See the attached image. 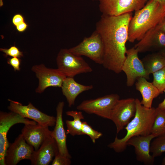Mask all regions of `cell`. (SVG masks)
Instances as JSON below:
<instances>
[{
	"instance_id": "8d00e7d4",
	"label": "cell",
	"mask_w": 165,
	"mask_h": 165,
	"mask_svg": "<svg viewBox=\"0 0 165 165\" xmlns=\"http://www.w3.org/2000/svg\"><path fill=\"white\" fill-rule=\"evenodd\" d=\"M0 7L2 6L3 5V3L2 2V0H0Z\"/></svg>"
},
{
	"instance_id": "9c48e42d",
	"label": "cell",
	"mask_w": 165,
	"mask_h": 165,
	"mask_svg": "<svg viewBox=\"0 0 165 165\" xmlns=\"http://www.w3.org/2000/svg\"><path fill=\"white\" fill-rule=\"evenodd\" d=\"M31 70L38 80V86L35 90L38 94L42 93L49 87L61 88L66 77L57 68H48L43 64L33 66Z\"/></svg>"
},
{
	"instance_id": "f1b7e54d",
	"label": "cell",
	"mask_w": 165,
	"mask_h": 165,
	"mask_svg": "<svg viewBox=\"0 0 165 165\" xmlns=\"http://www.w3.org/2000/svg\"><path fill=\"white\" fill-rule=\"evenodd\" d=\"M7 63L13 68L14 71L20 70V66L21 63V60L20 58L12 57L8 58L7 59Z\"/></svg>"
},
{
	"instance_id": "d4e9b609",
	"label": "cell",
	"mask_w": 165,
	"mask_h": 165,
	"mask_svg": "<svg viewBox=\"0 0 165 165\" xmlns=\"http://www.w3.org/2000/svg\"><path fill=\"white\" fill-rule=\"evenodd\" d=\"M153 84L163 94L165 89V66L152 74Z\"/></svg>"
},
{
	"instance_id": "8fae6325",
	"label": "cell",
	"mask_w": 165,
	"mask_h": 165,
	"mask_svg": "<svg viewBox=\"0 0 165 165\" xmlns=\"http://www.w3.org/2000/svg\"><path fill=\"white\" fill-rule=\"evenodd\" d=\"M136 110V100L134 98L119 99L116 102L112 109L110 120L115 124L117 134L134 117Z\"/></svg>"
},
{
	"instance_id": "7c38bea8",
	"label": "cell",
	"mask_w": 165,
	"mask_h": 165,
	"mask_svg": "<svg viewBox=\"0 0 165 165\" xmlns=\"http://www.w3.org/2000/svg\"><path fill=\"white\" fill-rule=\"evenodd\" d=\"M9 104L8 108L10 111L19 114L22 117L30 119L41 125L48 127L55 125L56 117L41 112L31 103L23 105L19 102L8 99Z\"/></svg>"
},
{
	"instance_id": "d6986e66",
	"label": "cell",
	"mask_w": 165,
	"mask_h": 165,
	"mask_svg": "<svg viewBox=\"0 0 165 165\" xmlns=\"http://www.w3.org/2000/svg\"><path fill=\"white\" fill-rule=\"evenodd\" d=\"M63 95L65 97L70 107L74 105L77 97L83 92L92 89V85H85L76 82L74 77H66L61 86Z\"/></svg>"
},
{
	"instance_id": "3957f363",
	"label": "cell",
	"mask_w": 165,
	"mask_h": 165,
	"mask_svg": "<svg viewBox=\"0 0 165 165\" xmlns=\"http://www.w3.org/2000/svg\"><path fill=\"white\" fill-rule=\"evenodd\" d=\"M135 100L136 110L135 115L124 128L127 130V134L121 139L118 138L116 136L114 141L108 145L109 148L116 152H121L126 149L127 142L131 138L151 134L156 115V108H146L141 104L138 99Z\"/></svg>"
},
{
	"instance_id": "83f0119b",
	"label": "cell",
	"mask_w": 165,
	"mask_h": 165,
	"mask_svg": "<svg viewBox=\"0 0 165 165\" xmlns=\"http://www.w3.org/2000/svg\"><path fill=\"white\" fill-rule=\"evenodd\" d=\"M71 159L64 156L59 153L55 157L52 165H69L71 164Z\"/></svg>"
},
{
	"instance_id": "d590c367",
	"label": "cell",
	"mask_w": 165,
	"mask_h": 165,
	"mask_svg": "<svg viewBox=\"0 0 165 165\" xmlns=\"http://www.w3.org/2000/svg\"><path fill=\"white\" fill-rule=\"evenodd\" d=\"M165 56V49L160 51Z\"/></svg>"
},
{
	"instance_id": "e0dca14e",
	"label": "cell",
	"mask_w": 165,
	"mask_h": 165,
	"mask_svg": "<svg viewBox=\"0 0 165 165\" xmlns=\"http://www.w3.org/2000/svg\"><path fill=\"white\" fill-rule=\"evenodd\" d=\"M21 131L26 141L33 146L35 151L38 149L47 138L51 136L52 132L49 127L38 123L25 124Z\"/></svg>"
},
{
	"instance_id": "e575fe53",
	"label": "cell",
	"mask_w": 165,
	"mask_h": 165,
	"mask_svg": "<svg viewBox=\"0 0 165 165\" xmlns=\"http://www.w3.org/2000/svg\"><path fill=\"white\" fill-rule=\"evenodd\" d=\"M161 164L162 165H165V157L163 159Z\"/></svg>"
},
{
	"instance_id": "836d02e7",
	"label": "cell",
	"mask_w": 165,
	"mask_h": 165,
	"mask_svg": "<svg viewBox=\"0 0 165 165\" xmlns=\"http://www.w3.org/2000/svg\"><path fill=\"white\" fill-rule=\"evenodd\" d=\"M149 0H145L146 2ZM158 2L160 4L165 6V0H153Z\"/></svg>"
},
{
	"instance_id": "7402d4cb",
	"label": "cell",
	"mask_w": 165,
	"mask_h": 165,
	"mask_svg": "<svg viewBox=\"0 0 165 165\" xmlns=\"http://www.w3.org/2000/svg\"><path fill=\"white\" fill-rule=\"evenodd\" d=\"M67 115L71 116L73 118L72 120H67L66 124L67 127V134H69L72 136L83 135L82 127V119L84 117L81 111H68L66 112Z\"/></svg>"
},
{
	"instance_id": "6da1fadb",
	"label": "cell",
	"mask_w": 165,
	"mask_h": 165,
	"mask_svg": "<svg viewBox=\"0 0 165 165\" xmlns=\"http://www.w3.org/2000/svg\"><path fill=\"white\" fill-rule=\"evenodd\" d=\"M132 12L116 16L102 14L97 23L96 30L100 34L104 46V67L120 73L126 59V46Z\"/></svg>"
},
{
	"instance_id": "484cf974",
	"label": "cell",
	"mask_w": 165,
	"mask_h": 165,
	"mask_svg": "<svg viewBox=\"0 0 165 165\" xmlns=\"http://www.w3.org/2000/svg\"><path fill=\"white\" fill-rule=\"evenodd\" d=\"M82 131L83 135H86L91 138L92 142L95 143L96 140L102 136V134L93 129L86 121L82 122Z\"/></svg>"
},
{
	"instance_id": "ac0fdd59",
	"label": "cell",
	"mask_w": 165,
	"mask_h": 165,
	"mask_svg": "<svg viewBox=\"0 0 165 165\" xmlns=\"http://www.w3.org/2000/svg\"><path fill=\"white\" fill-rule=\"evenodd\" d=\"M63 101L59 102L56 108L57 116L55 127L52 131L51 136L56 141L58 148L59 153L61 155L70 159L67 146L66 135L64 126L63 112L64 106Z\"/></svg>"
},
{
	"instance_id": "f546056e",
	"label": "cell",
	"mask_w": 165,
	"mask_h": 165,
	"mask_svg": "<svg viewBox=\"0 0 165 165\" xmlns=\"http://www.w3.org/2000/svg\"><path fill=\"white\" fill-rule=\"evenodd\" d=\"M24 22L25 20L24 17L20 13L15 14L12 19V23L15 27Z\"/></svg>"
},
{
	"instance_id": "9a60e30c",
	"label": "cell",
	"mask_w": 165,
	"mask_h": 165,
	"mask_svg": "<svg viewBox=\"0 0 165 165\" xmlns=\"http://www.w3.org/2000/svg\"><path fill=\"white\" fill-rule=\"evenodd\" d=\"M155 136L152 134L147 136H134L127 142V145H132L134 148L137 160L146 165L154 164L155 158L150 154L151 140Z\"/></svg>"
},
{
	"instance_id": "4fadbf2b",
	"label": "cell",
	"mask_w": 165,
	"mask_h": 165,
	"mask_svg": "<svg viewBox=\"0 0 165 165\" xmlns=\"http://www.w3.org/2000/svg\"><path fill=\"white\" fill-rule=\"evenodd\" d=\"M35 149L26 141L22 134L9 144L6 153V165H16L23 160H30Z\"/></svg>"
},
{
	"instance_id": "30bf717a",
	"label": "cell",
	"mask_w": 165,
	"mask_h": 165,
	"mask_svg": "<svg viewBox=\"0 0 165 165\" xmlns=\"http://www.w3.org/2000/svg\"><path fill=\"white\" fill-rule=\"evenodd\" d=\"M99 2L102 14L116 16L136 11L143 8L145 0H93Z\"/></svg>"
},
{
	"instance_id": "2e32d148",
	"label": "cell",
	"mask_w": 165,
	"mask_h": 165,
	"mask_svg": "<svg viewBox=\"0 0 165 165\" xmlns=\"http://www.w3.org/2000/svg\"><path fill=\"white\" fill-rule=\"evenodd\" d=\"M58 153L57 143L50 136L45 139L38 150L33 152L30 160L31 164L48 165Z\"/></svg>"
},
{
	"instance_id": "44dd1931",
	"label": "cell",
	"mask_w": 165,
	"mask_h": 165,
	"mask_svg": "<svg viewBox=\"0 0 165 165\" xmlns=\"http://www.w3.org/2000/svg\"><path fill=\"white\" fill-rule=\"evenodd\" d=\"M141 61L146 72L149 75L165 66V56L160 51L147 55Z\"/></svg>"
},
{
	"instance_id": "52a82bcc",
	"label": "cell",
	"mask_w": 165,
	"mask_h": 165,
	"mask_svg": "<svg viewBox=\"0 0 165 165\" xmlns=\"http://www.w3.org/2000/svg\"><path fill=\"white\" fill-rule=\"evenodd\" d=\"M35 124L37 123L33 120L22 117L15 112L10 111L0 112V165H6L5 156L9 143L7 138V134L10 128L17 123Z\"/></svg>"
},
{
	"instance_id": "8992f818",
	"label": "cell",
	"mask_w": 165,
	"mask_h": 165,
	"mask_svg": "<svg viewBox=\"0 0 165 165\" xmlns=\"http://www.w3.org/2000/svg\"><path fill=\"white\" fill-rule=\"evenodd\" d=\"M119 99L118 94H108L95 99L84 100L77 106L76 108L87 113L94 114L110 120L112 109Z\"/></svg>"
},
{
	"instance_id": "cb8c5ba5",
	"label": "cell",
	"mask_w": 165,
	"mask_h": 165,
	"mask_svg": "<svg viewBox=\"0 0 165 165\" xmlns=\"http://www.w3.org/2000/svg\"><path fill=\"white\" fill-rule=\"evenodd\" d=\"M151 144L150 152L156 157L165 152V133L156 137Z\"/></svg>"
},
{
	"instance_id": "603a6c76",
	"label": "cell",
	"mask_w": 165,
	"mask_h": 165,
	"mask_svg": "<svg viewBox=\"0 0 165 165\" xmlns=\"http://www.w3.org/2000/svg\"><path fill=\"white\" fill-rule=\"evenodd\" d=\"M156 115L151 134L156 138L165 133V111L158 107L156 108Z\"/></svg>"
},
{
	"instance_id": "4dcf8cb0",
	"label": "cell",
	"mask_w": 165,
	"mask_h": 165,
	"mask_svg": "<svg viewBox=\"0 0 165 165\" xmlns=\"http://www.w3.org/2000/svg\"><path fill=\"white\" fill-rule=\"evenodd\" d=\"M28 25L25 22H23L16 27V30L20 32H23L27 29Z\"/></svg>"
},
{
	"instance_id": "ffe728a7",
	"label": "cell",
	"mask_w": 165,
	"mask_h": 165,
	"mask_svg": "<svg viewBox=\"0 0 165 165\" xmlns=\"http://www.w3.org/2000/svg\"><path fill=\"white\" fill-rule=\"evenodd\" d=\"M136 80V89L142 97L141 104L146 108H152L153 100L160 94V92L152 82H148L144 77H139Z\"/></svg>"
},
{
	"instance_id": "d6a6232c",
	"label": "cell",
	"mask_w": 165,
	"mask_h": 165,
	"mask_svg": "<svg viewBox=\"0 0 165 165\" xmlns=\"http://www.w3.org/2000/svg\"><path fill=\"white\" fill-rule=\"evenodd\" d=\"M163 92L165 94V89ZM158 107L161 109L165 111V97L163 101L159 104Z\"/></svg>"
},
{
	"instance_id": "5bb4252c",
	"label": "cell",
	"mask_w": 165,
	"mask_h": 165,
	"mask_svg": "<svg viewBox=\"0 0 165 165\" xmlns=\"http://www.w3.org/2000/svg\"><path fill=\"white\" fill-rule=\"evenodd\" d=\"M157 26L148 31L135 45L138 52L160 51L165 49V32Z\"/></svg>"
},
{
	"instance_id": "7a4b0ae2",
	"label": "cell",
	"mask_w": 165,
	"mask_h": 165,
	"mask_svg": "<svg viewBox=\"0 0 165 165\" xmlns=\"http://www.w3.org/2000/svg\"><path fill=\"white\" fill-rule=\"evenodd\" d=\"M165 15V6L157 2L149 0L141 9L135 11L130 22L128 41H140L151 28L157 26Z\"/></svg>"
},
{
	"instance_id": "5b68a950",
	"label": "cell",
	"mask_w": 165,
	"mask_h": 165,
	"mask_svg": "<svg viewBox=\"0 0 165 165\" xmlns=\"http://www.w3.org/2000/svg\"><path fill=\"white\" fill-rule=\"evenodd\" d=\"M68 50L75 55L85 56L96 63L103 64L104 46L100 34L96 30L90 36L85 37L79 44Z\"/></svg>"
},
{
	"instance_id": "1f68e13d",
	"label": "cell",
	"mask_w": 165,
	"mask_h": 165,
	"mask_svg": "<svg viewBox=\"0 0 165 165\" xmlns=\"http://www.w3.org/2000/svg\"><path fill=\"white\" fill-rule=\"evenodd\" d=\"M157 26L159 29L165 32V15L162 20Z\"/></svg>"
},
{
	"instance_id": "277c9868",
	"label": "cell",
	"mask_w": 165,
	"mask_h": 165,
	"mask_svg": "<svg viewBox=\"0 0 165 165\" xmlns=\"http://www.w3.org/2000/svg\"><path fill=\"white\" fill-rule=\"evenodd\" d=\"M56 61L57 69L66 77H74L77 75L93 71L81 56L74 54L68 49H62L60 51Z\"/></svg>"
},
{
	"instance_id": "ba28073f",
	"label": "cell",
	"mask_w": 165,
	"mask_h": 165,
	"mask_svg": "<svg viewBox=\"0 0 165 165\" xmlns=\"http://www.w3.org/2000/svg\"><path fill=\"white\" fill-rule=\"evenodd\" d=\"M138 53L134 47L127 51L122 71L126 75V85L128 87L132 86L139 77H143L147 80L149 79V75L146 72L141 60L138 57Z\"/></svg>"
},
{
	"instance_id": "4316f807",
	"label": "cell",
	"mask_w": 165,
	"mask_h": 165,
	"mask_svg": "<svg viewBox=\"0 0 165 165\" xmlns=\"http://www.w3.org/2000/svg\"><path fill=\"white\" fill-rule=\"evenodd\" d=\"M0 51L5 53V55L12 57L20 58L23 56V53L20 51L18 48L15 46H11L9 49L1 48Z\"/></svg>"
}]
</instances>
